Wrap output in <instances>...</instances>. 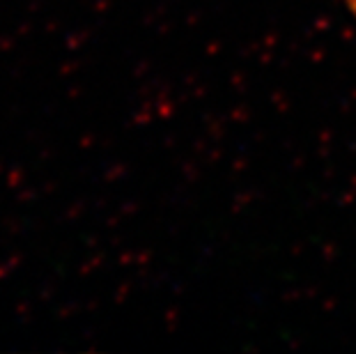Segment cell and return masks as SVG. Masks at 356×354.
Returning a JSON list of instances; mask_svg holds the SVG:
<instances>
[{"label": "cell", "instance_id": "cell-1", "mask_svg": "<svg viewBox=\"0 0 356 354\" xmlns=\"http://www.w3.org/2000/svg\"><path fill=\"white\" fill-rule=\"evenodd\" d=\"M343 3L347 5V10H350V14L356 19V0H343Z\"/></svg>", "mask_w": 356, "mask_h": 354}]
</instances>
